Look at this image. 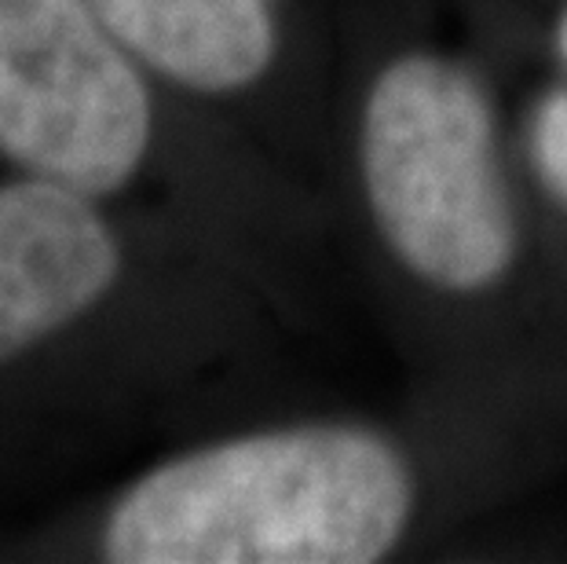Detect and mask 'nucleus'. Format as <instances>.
I'll use <instances>...</instances> for the list:
<instances>
[{
  "mask_svg": "<svg viewBox=\"0 0 567 564\" xmlns=\"http://www.w3.org/2000/svg\"><path fill=\"white\" fill-rule=\"evenodd\" d=\"M560 44H564V55H567V22H564V33H560Z\"/></svg>",
  "mask_w": 567,
  "mask_h": 564,
  "instance_id": "nucleus-7",
  "label": "nucleus"
},
{
  "mask_svg": "<svg viewBox=\"0 0 567 564\" xmlns=\"http://www.w3.org/2000/svg\"><path fill=\"white\" fill-rule=\"evenodd\" d=\"M535 158L553 191L567 198V92L549 95L535 125Z\"/></svg>",
  "mask_w": 567,
  "mask_h": 564,
  "instance_id": "nucleus-6",
  "label": "nucleus"
},
{
  "mask_svg": "<svg viewBox=\"0 0 567 564\" xmlns=\"http://www.w3.org/2000/svg\"><path fill=\"white\" fill-rule=\"evenodd\" d=\"M122 48L89 0H0V154L89 198L125 187L151 100Z\"/></svg>",
  "mask_w": 567,
  "mask_h": 564,
  "instance_id": "nucleus-3",
  "label": "nucleus"
},
{
  "mask_svg": "<svg viewBox=\"0 0 567 564\" xmlns=\"http://www.w3.org/2000/svg\"><path fill=\"white\" fill-rule=\"evenodd\" d=\"M370 206L410 268L451 290L494 283L513 257L494 129L476 81L440 59H403L370 92Z\"/></svg>",
  "mask_w": 567,
  "mask_h": 564,
  "instance_id": "nucleus-2",
  "label": "nucleus"
},
{
  "mask_svg": "<svg viewBox=\"0 0 567 564\" xmlns=\"http://www.w3.org/2000/svg\"><path fill=\"white\" fill-rule=\"evenodd\" d=\"M410 476L363 429H289L173 459L103 532L117 564H367L410 517Z\"/></svg>",
  "mask_w": 567,
  "mask_h": 564,
  "instance_id": "nucleus-1",
  "label": "nucleus"
},
{
  "mask_svg": "<svg viewBox=\"0 0 567 564\" xmlns=\"http://www.w3.org/2000/svg\"><path fill=\"white\" fill-rule=\"evenodd\" d=\"M122 254L89 195L27 176L0 187V363L111 290Z\"/></svg>",
  "mask_w": 567,
  "mask_h": 564,
  "instance_id": "nucleus-4",
  "label": "nucleus"
},
{
  "mask_svg": "<svg viewBox=\"0 0 567 564\" xmlns=\"http://www.w3.org/2000/svg\"><path fill=\"white\" fill-rule=\"evenodd\" d=\"M132 55L198 92L257 81L275 55L271 0H89Z\"/></svg>",
  "mask_w": 567,
  "mask_h": 564,
  "instance_id": "nucleus-5",
  "label": "nucleus"
}]
</instances>
